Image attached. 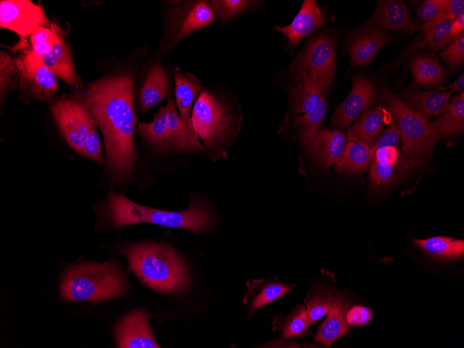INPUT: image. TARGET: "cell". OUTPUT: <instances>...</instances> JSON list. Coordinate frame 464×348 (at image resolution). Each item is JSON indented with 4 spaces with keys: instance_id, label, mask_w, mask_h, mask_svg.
Masks as SVG:
<instances>
[{
    "instance_id": "obj_1",
    "label": "cell",
    "mask_w": 464,
    "mask_h": 348,
    "mask_svg": "<svg viewBox=\"0 0 464 348\" xmlns=\"http://www.w3.org/2000/svg\"><path fill=\"white\" fill-rule=\"evenodd\" d=\"M135 72L125 69L106 75L74 92L73 97L92 113L102 133L104 172L110 185L118 188L138 178V159L133 106Z\"/></svg>"
},
{
    "instance_id": "obj_2",
    "label": "cell",
    "mask_w": 464,
    "mask_h": 348,
    "mask_svg": "<svg viewBox=\"0 0 464 348\" xmlns=\"http://www.w3.org/2000/svg\"><path fill=\"white\" fill-rule=\"evenodd\" d=\"M191 119L203 156L213 162L227 158V149L237 140L244 120L237 98L222 85L204 86Z\"/></svg>"
},
{
    "instance_id": "obj_3",
    "label": "cell",
    "mask_w": 464,
    "mask_h": 348,
    "mask_svg": "<svg viewBox=\"0 0 464 348\" xmlns=\"http://www.w3.org/2000/svg\"><path fill=\"white\" fill-rule=\"evenodd\" d=\"M101 208L107 224L116 229L132 224H149L183 229L197 235L209 231L214 222L213 214L204 199L197 195L190 197L185 210L173 211L137 204L123 193L111 190Z\"/></svg>"
},
{
    "instance_id": "obj_4",
    "label": "cell",
    "mask_w": 464,
    "mask_h": 348,
    "mask_svg": "<svg viewBox=\"0 0 464 348\" xmlns=\"http://www.w3.org/2000/svg\"><path fill=\"white\" fill-rule=\"evenodd\" d=\"M122 253L130 270L150 288L163 294L188 289V267L172 247L151 241L131 242L122 248Z\"/></svg>"
},
{
    "instance_id": "obj_5",
    "label": "cell",
    "mask_w": 464,
    "mask_h": 348,
    "mask_svg": "<svg viewBox=\"0 0 464 348\" xmlns=\"http://www.w3.org/2000/svg\"><path fill=\"white\" fill-rule=\"evenodd\" d=\"M129 283L114 258L100 263L82 262L68 267L60 284L61 297L71 301H101L124 295Z\"/></svg>"
},
{
    "instance_id": "obj_6",
    "label": "cell",
    "mask_w": 464,
    "mask_h": 348,
    "mask_svg": "<svg viewBox=\"0 0 464 348\" xmlns=\"http://www.w3.org/2000/svg\"><path fill=\"white\" fill-rule=\"evenodd\" d=\"M381 96L402 140V151L413 169L425 168L431 159L433 147L442 137L424 116L412 110L389 89Z\"/></svg>"
},
{
    "instance_id": "obj_7",
    "label": "cell",
    "mask_w": 464,
    "mask_h": 348,
    "mask_svg": "<svg viewBox=\"0 0 464 348\" xmlns=\"http://www.w3.org/2000/svg\"><path fill=\"white\" fill-rule=\"evenodd\" d=\"M163 10V33L160 52L172 54L189 36L210 25L216 19L210 1L181 0L166 1Z\"/></svg>"
},
{
    "instance_id": "obj_8",
    "label": "cell",
    "mask_w": 464,
    "mask_h": 348,
    "mask_svg": "<svg viewBox=\"0 0 464 348\" xmlns=\"http://www.w3.org/2000/svg\"><path fill=\"white\" fill-rule=\"evenodd\" d=\"M335 69V47L326 35L313 38L290 65L294 81L311 83L328 90L333 83Z\"/></svg>"
},
{
    "instance_id": "obj_9",
    "label": "cell",
    "mask_w": 464,
    "mask_h": 348,
    "mask_svg": "<svg viewBox=\"0 0 464 348\" xmlns=\"http://www.w3.org/2000/svg\"><path fill=\"white\" fill-rule=\"evenodd\" d=\"M53 22L47 17L42 6L29 0H1L0 26L16 33L18 42L13 53L30 47L27 38L39 26L51 27Z\"/></svg>"
},
{
    "instance_id": "obj_10",
    "label": "cell",
    "mask_w": 464,
    "mask_h": 348,
    "mask_svg": "<svg viewBox=\"0 0 464 348\" xmlns=\"http://www.w3.org/2000/svg\"><path fill=\"white\" fill-rule=\"evenodd\" d=\"M16 57L20 72L18 89L22 99L47 102L58 91L55 74L44 63L42 57L35 54L31 47L21 51Z\"/></svg>"
},
{
    "instance_id": "obj_11",
    "label": "cell",
    "mask_w": 464,
    "mask_h": 348,
    "mask_svg": "<svg viewBox=\"0 0 464 348\" xmlns=\"http://www.w3.org/2000/svg\"><path fill=\"white\" fill-rule=\"evenodd\" d=\"M50 110L61 135L69 147L81 155L90 129L97 126L90 111L73 97L67 96L53 101Z\"/></svg>"
},
{
    "instance_id": "obj_12",
    "label": "cell",
    "mask_w": 464,
    "mask_h": 348,
    "mask_svg": "<svg viewBox=\"0 0 464 348\" xmlns=\"http://www.w3.org/2000/svg\"><path fill=\"white\" fill-rule=\"evenodd\" d=\"M412 170L402 149L397 147L379 149L370 162V189L374 193L383 194Z\"/></svg>"
},
{
    "instance_id": "obj_13",
    "label": "cell",
    "mask_w": 464,
    "mask_h": 348,
    "mask_svg": "<svg viewBox=\"0 0 464 348\" xmlns=\"http://www.w3.org/2000/svg\"><path fill=\"white\" fill-rule=\"evenodd\" d=\"M174 67H165L160 58L153 61L143 78L137 98L140 113L144 114L165 98L174 94Z\"/></svg>"
},
{
    "instance_id": "obj_14",
    "label": "cell",
    "mask_w": 464,
    "mask_h": 348,
    "mask_svg": "<svg viewBox=\"0 0 464 348\" xmlns=\"http://www.w3.org/2000/svg\"><path fill=\"white\" fill-rule=\"evenodd\" d=\"M352 83L350 93L331 116L330 127L348 128L361 113L378 101L375 88L369 79L356 76Z\"/></svg>"
},
{
    "instance_id": "obj_15",
    "label": "cell",
    "mask_w": 464,
    "mask_h": 348,
    "mask_svg": "<svg viewBox=\"0 0 464 348\" xmlns=\"http://www.w3.org/2000/svg\"><path fill=\"white\" fill-rule=\"evenodd\" d=\"M149 314L135 310L124 315L115 326L116 347L121 348H158L149 324Z\"/></svg>"
},
{
    "instance_id": "obj_16",
    "label": "cell",
    "mask_w": 464,
    "mask_h": 348,
    "mask_svg": "<svg viewBox=\"0 0 464 348\" xmlns=\"http://www.w3.org/2000/svg\"><path fill=\"white\" fill-rule=\"evenodd\" d=\"M354 303L355 298L349 290L336 289L328 315L318 327L314 342L330 347L335 340L346 335L349 329L347 313Z\"/></svg>"
},
{
    "instance_id": "obj_17",
    "label": "cell",
    "mask_w": 464,
    "mask_h": 348,
    "mask_svg": "<svg viewBox=\"0 0 464 348\" xmlns=\"http://www.w3.org/2000/svg\"><path fill=\"white\" fill-rule=\"evenodd\" d=\"M167 132L171 154H194L203 156L204 149L192 124H184L179 116L173 97L167 98Z\"/></svg>"
},
{
    "instance_id": "obj_18",
    "label": "cell",
    "mask_w": 464,
    "mask_h": 348,
    "mask_svg": "<svg viewBox=\"0 0 464 348\" xmlns=\"http://www.w3.org/2000/svg\"><path fill=\"white\" fill-rule=\"evenodd\" d=\"M345 144L341 129L322 128L305 146L306 154L317 168L326 171L338 162Z\"/></svg>"
},
{
    "instance_id": "obj_19",
    "label": "cell",
    "mask_w": 464,
    "mask_h": 348,
    "mask_svg": "<svg viewBox=\"0 0 464 348\" xmlns=\"http://www.w3.org/2000/svg\"><path fill=\"white\" fill-rule=\"evenodd\" d=\"M338 279L335 274L320 270L317 278L308 279L309 290L304 299L310 325H313L327 314L333 302Z\"/></svg>"
},
{
    "instance_id": "obj_20",
    "label": "cell",
    "mask_w": 464,
    "mask_h": 348,
    "mask_svg": "<svg viewBox=\"0 0 464 348\" xmlns=\"http://www.w3.org/2000/svg\"><path fill=\"white\" fill-rule=\"evenodd\" d=\"M366 27L407 32L422 28L408 13L405 3L399 0L378 1L372 15L365 22Z\"/></svg>"
},
{
    "instance_id": "obj_21",
    "label": "cell",
    "mask_w": 464,
    "mask_h": 348,
    "mask_svg": "<svg viewBox=\"0 0 464 348\" xmlns=\"http://www.w3.org/2000/svg\"><path fill=\"white\" fill-rule=\"evenodd\" d=\"M51 28L55 34V44L42 59L56 76L69 85L80 87L82 81L76 72L65 32L53 22Z\"/></svg>"
},
{
    "instance_id": "obj_22",
    "label": "cell",
    "mask_w": 464,
    "mask_h": 348,
    "mask_svg": "<svg viewBox=\"0 0 464 348\" xmlns=\"http://www.w3.org/2000/svg\"><path fill=\"white\" fill-rule=\"evenodd\" d=\"M296 286L295 284L284 283L276 277L249 279L247 282V290L243 299L249 317H253L259 308L291 293Z\"/></svg>"
},
{
    "instance_id": "obj_23",
    "label": "cell",
    "mask_w": 464,
    "mask_h": 348,
    "mask_svg": "<svg viewBox=\"0 0 464 348\" xmlns=\"http://www.w3.org/2000/svg\"><path fill=\"white\" fill-rule=\"evenodd\" d=\"M324 24V15L314 0H305L292 22L288 26L276 25V31L282 33L288 39L292 49L304 38Z\"/></svg>"
},
{
    "instance_id": "obj_24",
    "label": "cell",
    "mask_w": 464,
    "mask_h": 348,
    "mask_svg": "<svg viewBox=\"0 0 464 348\" xmlns=\"http://www.w3.org/2000/svg\"><path fill=\"white\" fill-rule=\"evenodd\" d=\"M390 40L388 33L380 28L366 27L358 32L351 38L347 47L351 65L361 67L369 64Z\"/></svg>"
},
{
    "instance_id": "obj_25",
    "label": "cell",
    "mask_w": 464,
    "mask_h": 348,
    "mask_svg": "<svg viewBox=\"0 0 464 348\" xmlns=\"http://www.w3.org/2000/svg\"><path fill=\"white\" fill-rule=\"evenodd\" d=\"M173 76L175 101L180 118L185 124H192V108L204 86L196 76L179 67H174Z\"/></svg>"
},
{
    "instance_id": "obj_26",
    "label": "cell",
    "mask_w": 464,
    "mask_h": 348,
    "mask_svg": "<svg viewBox=\"0 0 464 348\" xmlns=\"http://www.w3.org/2000/svg\"><path fill=\"white\" fill-rule=\"evenodd\" d=\"M391 119L384 108L376 106L367 109L347 133L349 141L371 147Z\"/></svg>"
},
{
    "instance_id": "obj_27",
    "label": "cell",
    "mask_w": 464,
    "mask_h": 348,
    "mask_svg": "<svg viewBox=\"0 0 464 348\" xmlns=\"http://www.w3.org/2000/svg\"><path fill=\"white\" fill-rule=\"evenodd\" d=\"M167 107L160 106L151 122H139L136 134L149 149L160 156L171 154L167 132Z\"/></svg>"
},
{
    "instance_id": "obj_28",
    "label": "cell",
    "mask_w": 464,
    "mask_h": 348,
    "mask_svg": "<svg viewBox=\"0 0 464 348\" xmlns=\"http://www.w3.org/2000/svg\"><path fill=\"white\" fill-rule=\"evenodd\" d=\"M272 330L280 333L282 339L292 340L312 333L306 306L297 304L288 314L279 313L272 321Z\"/></svg>"
},
{
    "instance_id": "obj_29",
    "label": "cell",
    "mask_w": 464,
    "mask_h": 348,
    "mask_svg": "<svg viewBox=\"0 0 464 348\" xmlns=\"http://www.w3.org/2000/svg\"><path fill=\"white\" fill-rule=\"evenodd\" d=\"M451 92L408 90L403 93L407 106L427 117L443 113L449 105Z\"/></svg>"
},
{
    "instance_id": "obj_30",
    "label": "cell",
    "mask_w": 464,
    "mask_h": 348,
    "mask_svg": "<svg viewBox=\"0 0 464 348\" xmlns=\"http://www.w3.org/2000/svg\"><path fill=\"white\" fill-rule=\"evenodd\" d=\"M413 242L426 255L437 260H456L464 256V241L447 236H433L426 239L412 238Z\"/></svg>"
},
{
    "instance_id": "obj_31",
    "label": "cell",
    "mask_w": 464,
    "mask_h": 348,
    "mask_svg": "<svg viewBox=\"0 0 464 348\" xmlns=\"http://www.w3.org/2000/svg\"><path fill=\"white\" fill-rule=\"evenodd\" d=\"M413 80L417 86L440 88L446 78V72L432 55H419L411 63Z\"/></svg>"
},
{
    "instance_id": "obj_32",
    "label": "cell",
    "mask_w": 464,
    "mask_h": 348,
    "mask_svg": "<svg viewBox=\"0 0 464 348\" xmlns=\"http://www.w3.org/2000/svg\"><path fill=\"white\" fill-rule=\"evenodd\" d=\"M374 154L371 147L349 141L346 142L342 154L335 164V169L349 175L359 174L370 163Z\"/></svg>"
},
{
    "instance_id": "obj_33",
    "label": "cell",
    "mask_w": 464,
    "mask_h": 348,
    "mask_svg": "<svg viewBox=\"0 0 464 348\" xmlns=\"http://www.w3.org/2000/svg\"><path fill=\"white\" fill-rule=\"evenodd\" d=\"M438 133L444 136L459 134L464 131V92L452 99L443 115L431 123Z\"/></svg>"
},
{
    "instance_id": "obj_34",
    "label": "cell",
    "mask_w": 464,
    "mask_h": 348,
    "mask_svg": "<svg viewBox=\"0 0 464 348\" xmlns=\"http://www.w3.org/2000/svg\"><path fill=\"white\" fill-rule=\"evenodd\" d=\"M324 90L317 84L299 83L289 87V100L295 114H306L313 111L320 103Z\"/></svg>"
},
{
    "instance_id": "obj_35",
    "label": "cell",
    "mask_w": 464,
    "mask_h": 348,
    "mask_svg": "<svg viewBox=\"0 0 464 348\" xmlns=\"http://www.w3.org/2000/svg\"><path fill=\"white\" fill-rule=\"evenodd\" d=\"M451 22L452 21L449 20L430 28L422 29V32L410 46L406 53L410 55L422 49H427L435 53L444 48L452 41L449 37Z\"/></svg>"
},
{
    "instance_id": "obj_36",
    "label": "cell",
    "mask_w": 464,
    "mask_h": 348,
    "mask_svg": "<svg viewBox=\"0 0 464 348\" xmlns=\"http://www.w3.org/2000/svg\"><path fill=\"white\" fill-rule=\"evenodd\" d=\"M327 110V103L323 95L317 106L313 111L297 115L294 118L298 140L301 146L306 144L317 133Z\"/></svg>"
},
{
    "instance_id": "obj_37",
    "label": "cell",
    "mask_w": 464,
    "mask_h": 348,
    "mask_svg": "<svg viewBox=\"0 0 464 348\" xmlns=\"http://www.w3.org/2000/svg\"><path fill=\"white\" fill-rule=\"evenodd\" d=\"M20 72L15 56L7 51L0 53V98L3 101L10 92L18 89Z\"/></svg>"
},
{
    "instance_id": "obj_38",
    "label": "cell",
    "mask_w": 464,
    "mask_h": 348,
    "mask_svg": "<svg viewBox=\"0 0 464 348\" xmlns=\"http://www.w3.org/2000/svg\"><path fill=\"white\" fill-rule=\"evenodd\" d=\"M258 2L248 0H213L210 3L216 18L224 24L255 8Z\"/></svg>"
},
{
    "instance_id": "obj_39",
    "label": "cell",
    "mask_w": 464,
    "mask_h": 348,
    "mask_svg": "<svg viewBox=\"0 0 464 348\" xmlns=\"http://www.w3.org/2000/svg\"><path fill=\"white\" fill-rule=\"evenodd\" d=\"M55 34L51 27H38L29 36V44L32 51L42 57L48 53L55 44Z\"/></svg>"
},
{
    "instance_id": "obj_40",
    "label": "cell",
    "mask_w": 464,
    "mask_h": 348,
    "mask_svg": "<svg viewBox=\"0 0 464 348\" xmlns=\"http://www.w3.org/2000/svg\"><path fill=\"white\" fill-rule=\"evenodd\" d=\"M81 155L94 161L99 166H105L106 157L103 155L101 140L96 130V126H92L88 133Z\"/></svg>"
},
{
    "instance_id": "obj_41",
    "label": "cell",
    "mask_w": 464,
    "mask_h": 348,
    "mask_svg": "<svg viewBox=\"0 0 464 348\" xmlns=\"http://www.w3.org/2000/svg\"><path fill=\"white\" fill-rule=\"evenodd\" d=\"M442 59L453 69L464 63V33L459 35L440 53Z\"/></svg>"
},
{
    "instance_id": "obj_42",
    "label": "cell",
    "mask_w": 464,
    "mask_h": 348,
    "mask_svg": "<svg viewBox=\"0 0 464 348\" xmlns=\"http://www.w3.org/2000/svg\"><path fill=\"white\" fill-rule=\"evenodd\" d=\"M462 11H464L463 0H448L446 7L434 19L422 26V29H427L447 21L454 19Z\"/></svg>"
},
{
    "instance_id": "obj_43",
    "label": "cell",
    "mask_w": 464,
    "mask_h": 348,
    "mask_svg": "<svg viewBox=\"0 0 464 348\" xmlns=\"http://www.w3.org/2000/svg\"><path fill=\"white\" fill-rule=\"evenodd\" d=\"M448 0H427L417 7V15L425 23L438 16L446 7Z\"/></svg>"
},
{
    "instance_id": "obj_44",
    "label": "cell",
    "mask_w": 464,
    "mask_h": 348,
    "mask_svg": "<svg viewBox=\"0 0 464 348\" xmlns=\"http://www.w3.org/2000/svg\"><path fill=\"white\" fill-rule=\"evenodd\" d=\"M400 132L394 123L391 122L386 129L379 136L371 146L375 151L381 148L387 147H397L399 142Z\"/></svg>"
},
{
    "instance_id": "obj_45",
    "label": "cell",
    "mask_w": 464,
    "mask_h": 348,
    "mask_svg": "<svg viewBox=\"0 0 464 348\" xmlns=\"http://www.w3.org/2000/svg\"><path fill=\"white\" fill-rule=\"evenodd\" d=\"M371 319V311L367 307L353 306L347 313L349 326H362L367 324Z\"/></svg>"
},
{
    "instance_id": "obj_46",
    "label": "cell",
    "mask_w": 464,
    "mask_h": 348,
    "mask_svg": "<svg viewBox=\"0 0 464 348\" xmlns=\"http://www.w3.org/2000/svg\"><path fill=\"white\" fill-rule=\"evenodd\" d=\"M464 31V11H462L454 19L452 20L449 37L453 41Z\"/></svg>"
},
{
    "instance_id": "obj_47",
    "label": "cell",
    "mask_w": 464,
    "mask_h": 348,
    "mask_svg": "<svg viewBox=\"0 0 464 348\" xmlns=\"http://www.w3.org/2000/svg\"><path fill=\"white\" fill-rule=\"evenodd\" d=\"M262 347H300V344L295 340H285L279 338L264 345Z\"/></svg>"
},
{
    "instance_id": "obj_48",
    "label": "cell",
    "mask_w": 464,
    "mask_h": 348,
    "mask_svg": "<svg viewBox=\"0 0 464 348\" xmlns=\"http://www.w3.org/2000/svg\"><path fill=\"white\" fill-rule=\"evenodd\" d=\"M448 88L453 92L463 91L464 89V74L463 72L454 82L450 83Z\"/></svg>"
}]
</instances>
